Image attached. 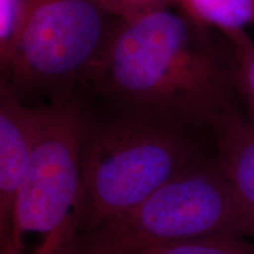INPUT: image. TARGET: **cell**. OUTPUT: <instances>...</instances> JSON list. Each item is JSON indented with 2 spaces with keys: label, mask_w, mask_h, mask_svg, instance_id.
<instances>
[{
  "label": "cell",
  "mask_w": 254,
  "mask_h": 254,
  "mask_svg": "<svg viewBox=\"0 0 254 254\" xmlns=\"http://www.w3.org/2000/svg\"><path fill=\"white\" fill-rule=\"evenodd\" d=\"M40 105L26 104L0 86V254H21L17 205L30 167Z\"/></svg>",
  "instance_id": "6"
},
{
  "label": "cell",
  "mask_w": 254,
  "mask_h": 254,
  "mask_svg": "<svg viewBox=\"0 0 254 254\" xmlns=\"http://www.w3.org/2000/svg\"><path fill=\"white\" fill-rule=\"evenodd\" d=\"M86 93L40 105L31 163L17 205V243L39 234L36 254H62L72 240V218L81 187V144Z\"/></svg>",
  "instance_id": "5"
},
{
  "label": "cell",
  "mask_w": 254,
  "mask_h": 254,
  "mask_svg": "<svg viewBox=\"0 0 254 254\" xmlns=\"http://www.w3.org/2000/svg\"><path fill=\"white\" fill-rule=\"evenodd\" d=\"M111 17L122 21L132 20L157 9L174 7L177 0H95Z\"/></svg>",
  "instance_id": "12"
},
{
  "label": "cell",
  "mask_w": 254,
  "mask_h": 254,
  "mask_svg": "<svg viewBox=\"0 0 254 254\" xmlns=\"http://www.w3.org/2000/svg\"><path fill=\"white\" fill-rule=\"evenodd\" d=\"M230 49L180 9L119 20L88 95L211 128L236 109Z\"/></svg>",
  "instance_id": "1"
},
{
  "label": "cell",
  "mask_w": 254,
  "mask_h": 254,
  "mask_svg": "<svg viewBox=\"0 0 254 254\" xmlns=\"http://www.w3.org/2000/svg\"><path fill=\"white\" fill-rule=\"evenodd\" d=\"M177 6L200 26L224 36L254 24V0H177Z\"/></svg>",
  "instance_id": "8"
},
{
  "label": "cell",
  "mask_w": 254,
  "mask_h": 254,
  "mask_svg": "<svg viewBox=\"0 0 254 254\" xmlns=\"http://www.w3.org/2000/svg\"><path fill=\"white\" fill-rule=\"evenodd\" d=\"M31 0H0V65L8 58Z\"/></svg>",
  "instance_id": "11"
},
{
  "label": "cell",
  "mask_w": 254,
  "mask_h": 254,
  "mask_svg": "<svg viewBox=\"0 0 254 254\" xmlns=\"http://www.w3.org/2000/svg\"><path fill=\"white\" fill-rule=\"evenodd\" d=\"M221 172L254 214V124L233 109L211 127Z\"/></svg>",
  "instance_id": "7"
},
{
  "label": "cell",
  "mask_w": 254,
  "mask_h": 254,
  "mask_svg": "<svg viewBox=\"0 0 254 254\" xmlns=\"http://www.w3.org/2000/svg\"><path fill=\"white\" fill-rule=\"evenodd\" d=\"M140 254H254V241L233 234H211L173 241Z\"/></svg>",
  "instance_id": "10"
},
{
  "label": "cell",
  "mask_w": 254,
  "mask_h": 254,
  "mask_svg": "<svg viewBox=\"0 0 254 254\" xmlns=\"http://www.w3.org/2000/svg\"><path fill=\"white\" fill-rule=\"evenodd\" d=\"M211 234L254 240V214L221 172L214 153L204 152L144 201L73 238L62 254H140Z\"/></svg>",
  "instance_id": "3"
},
{
  "label": "cell",
  "mask_w": 254,
  "mask_h": 254,
  "mask_svg": "<svg viewBox=\"0 0 254 254\" xmlns=\"http://www.w3.org/2000/svg\"><path fill=\"white\" fill-rule=\"evenodd\" d=\"M98 100L100 111L88 100L72 240L144 201L205 152L204 127L157 110Z\"/></svg>",
  "instance_id": "2"
},
{
  "label": "cell",
  "mask_w": 254,
  "mask_h": 254,
  "mask_svg": "<svg viewBox=\"0 0 254 254\" xmlns=\"http://www.w3.org/2000/svg\"><path fill=\"white\" fill-rule=\"evenodd\" d=\"M118 21L95 0H31L0 86L24 103L88 94Z\"/></svg>",
  "instance_id": "4"
},
{
  "label": "cell",
  "mask_w": 254,
  "mask_h": 254,
  "mask_svg": "<svg viewBox=\"0 0 254 254\" xmlns=\"http://www.w3.org/2000/svg\"><path fill=\"white\" fill-rule=\"evenodd\" d=\"M230 49L237 94L247 110V117L254 124V39L247 31L225 36Z\"/></svg>",
  "instance_id": "9"
}]
</instances>
